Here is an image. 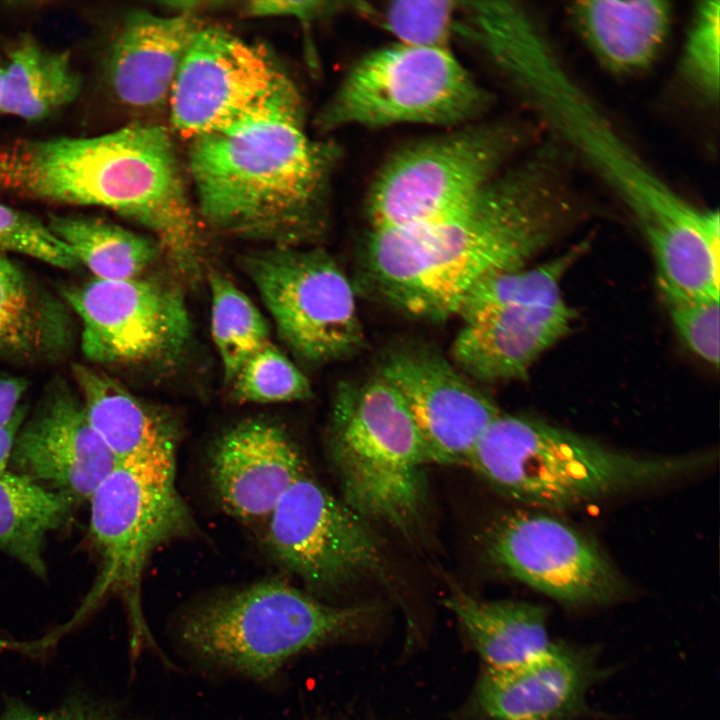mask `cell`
I'll use <instances>...</instances> for the list:
<instances>
[{
	"mask_svg": "<svg viewBox=\"0 0 720 720\" xmlns=\"http://www.w3.org/2000/svg\"><path fill=\"white\" fill-rule=\"evenodd\" d=\"M680 70L701 96L714 102L720 87V1L697 4L685 39Z\"/></svg>",
	"mask_w": 720,
	"mask_h": 720,
	"instance_id": "cell-33",
	"label": "cell"
},
{
	"mask_svg": "<svg viewBox=\"0 0 720 720\" xmlns=\"http://www.w3.org/2000/svg\"><path fill=\"white\" fill-rule=\"evenodd\" d=\"M305 472L287 431L265 419L238 423L215 441L209 477L223 509L246 524H265L286 490Z\"/></svg>",
	"mask_w": 720,
	"mask_h": 720,
	"instance_id": "cell-18",
	"label": "cell"
},
{
	"mask_svg": "<svg viewBox=\"0 0 720 720\" xmlns=\"http://www.w3.org/2000/svg\"><path fill=\"white\" fill-rule=\"evenodd\" d=\"M200 26L193 13L128 14L107 62V80L116 99L137 111L168 104L185 52Z\"/></svg>",
	"mask_w": 720,
	"mask_h": 720,
	"instance_id": "cell-21",
	"label": "cell"
},
{
	"mask_svg": "<svg viewBox=\"0 0 720 720\" xmlns=\"http://www.w3.org/2000/svg\"><path fill=\"white\" fill-rule=\"evenodd\" d=\"M48 311L25 274L0 252V352L28 357L50 343Z\"/></svg>",
	"mask_w": 720,
	"mask_h": 720,
	"instance_id": "cell-30",
	"label": "cell"
},
{
	"mask_svg": "<svg viewBox=\"0 0 720 720\" xmlns=\"http://www.w3.org/2000/svg\"><path fill=\"white\" fill-rule=\"evenodd\" d=\"M485 546L504 574L566 606H603L627 594L626 582L599 546L551 515H505L488 530Z\"/></svg>",
	"mask_w": 720,
	"mask_h": 720,
	"instance_id": "cell-14",
	"label": "cell"
},
{
	"mask_svg": "<svg viewBox=\"0 0 720 720\" xmlns=\"http://www.w3.org/2000/svg\"><path fill=\"white\" fill-rule=\"evenodd\" d=\"M265 541L272 556L316 592L377 576L385 565L371 523L306 471L267 518Z\"/></svg>",
	"mask_w": 720,
	"mask_h": 720,
	"instance_id": "cell-13",
	"label": "cell"
},
{
	"mask_svg": "<svg viewBox=\"0 0 720 720\" xmlns=\"http://www.w3.org/2000/svg\"><path fill=\"white\" fill-rule=\"evenodd\" d=\"M81 87L68 52L24 39L3 64L0 114L39 121L73 102Z\"/></svg>",
	"mask_w": 720,
	"mask_h": 720,
	"instance_id": "cell-26",
	"label": "cell"
},
{
	"mask_svg": "<svg viewBox=\"0 0 720 720\" xmlns=\"http://www.w3.org/2000/svg\"><path fill=\"white\" fill-rule=\"evenodd\" d=\"M302 100L192 140L201 218L226 235L300 247L326 225L338 150L312 139Z\"/></svg>",
	"mask_w": 720,
	"mask_h": 720,
	"instance_id": "cell-2",
	"label": "cell"
},
{
	"mask_svg": "<svg viewBox=\"0 0 720 720\" xmlns=\"http://www.w3.org/2000/svg\"><path fill=\"white\" fill-rule=\"evenodd\" d=\"M47 225L97 279L138 278L159 253L156 241L102 218L51 214Z\"/></svg>",
	"mask_w": 720,
	"mask_h": 720,
	"instance_id": "cell-27",
	"label": "cell"
},
{
	"mask_svg": "<svg viewBox=\"0 0 720 720\" xmlns=\"http://www.w3.org/2000/svg\"><path fill=\"white\" fill-rule=\"evenodd\" d=\"M72 372L90 425L117 462L176 456L178 424L166 409L101 370L74 364Z\"/></svg>",
	"mask_w": 720,
	"mask_h": 720,
	"instance_id": "cell-22",
	"label": "cell"
},
{
	"mask_svg": "<svg viewBox=\"0 0 720 720\" xmlns=\"http://www.w3.org/2000/svg\"><path fill=\"white\" fill-rule=\"evenodd\" d=\"M673 325L697 356L719 365V299L662 295Z\"/></svg>",
	"mask_w": 720,
	"mask_h": 720,
	"instance_id": "cell-35",
	"label": "cell"
},
{
	"mask_svg": "<svg viewBox=\"0 0 720 720\" xmlns=\"http://www.w3.org/2000/svg\"><path fill=\"white\" fill-rule=\"evenodd\" d=\"M300 100L270 50L201 25L185 52L168 105L174 128L193 140Z\"/></svg>",
	"mask_w": 720,
	"mask_h": 720,
	"instance_id": "cell-12",
	"label": "cell"
},
{
	"mask_svg": "<svg viewBox=\"0 0 720 720\" xmlns=\"http://www.w3.org/2000/svg\"><path fill=\"white\" fill-rule=\"evenodd\" d=\"M372 605L335 606L281 581L202 601L180 618L176 638L196 663L257 682L300 653L365 628Z\"/></svg>",
	"mask_w": 720,
	"mask_h": 720,
	"instance_id": "cell-6",
	"label": "cell"
},
{
	"mask_svg": "<svg viewBox=\"0 0 720 720\" xmlns=\"http://www.w3.org/2000/svg\"><path fill=\"white\" fill-rule=\"evenodd\" d=\"M0 720H138L119 706L84 694L70 695L55 707L38 709L20 700L5 705Z\"/></svg>",
	"mask_w": 720,
	"mask_h": 720,
	"instance_id": "cell-36",
	"label": "cell"
},
{
	"mask_svg": "<svg viewBox=\"0 0 720 720\" xmlns=\"http://www.w3.org/2000/svg\"><path fill=\"white\" fill-rule=\"evenodd\" d=\"M495 69L572 160L615 193L643 235L689 215L694 205L672 189L626 141L568 70L542 26L529 25L501 46Z\"/></svg>",
	"mask_w": 720,
	"mask_h": 720,
	"instance_id": "cell-5",
	"label": "cell"
},
{
	"mask_svg": "<svg viewBox=\"0 0 720 720\" xmlns=\"http://www.w3.org/2000/svg\"><path fill=\"white\" fill-rule=\"evenodd\" d=\"M366 5L365 2L343 1L254 0L244 2L241 10L254 17H292L309 22L348 11L364 13Z\"/></svg>",
	"mask_w": 720,
	"mask_h": 720,
	"instance_id": "cell-37",
	"label": "cell"
},
{
	"mask_svg": "<svg viewBox=\"0 0 720 720\" xmlns=\"http://www.w3.org/2000/svg\"><path fill=\"white\" fill-rule=\"evenodd\" d=\"M211 335L229 384L244 363L270 343L268 324L251 299L230 279L209 273Z\"/></svg>",
	"mask_w": 720,
	"mask_h": 720,
	"instance_id": "cell-28",
	"label": "cell"
},
{
	"mask_svg": "<svg viewBox=\"0 0 720 720\" xmlns=\"http://www.w3.org/2000/svg\"><path fill=\"white\" fill-rule=\"evenodd\" d=\"M489 668L528 662L551 645L544 607L514 600H480L461 590L444 599Z\"/></svg>",
	"mask_w": 720,
	"mask_h": 720,
	"instance_id": "cell-24",
	"label": "cell"
},
{
	"mask_svg": "<svg viewBox=\"0 0 720 720\" xmlns=\"http://www.w3.org/2000/svg\"><path fill=\"white\" fill-rule=\"evenodd\" d=\"M490 96L449 48L395 43L362 56L321 108L329 132L399 124L458 127L473 122Z\"/></svg>",
	"mask_w": 720,
	"mask_h": 720,
	"instance_id": "cell-9",
	"label": "cell"
},
{
	"mask_svg": "<svg viewBox=\"0 0 720 720\" xmlns=\"http://www.w3.org/2000/svg\"><path fill=\"white\" fill-rule=\"evenodd\" d=\"M0 194L110 209L152 232L176 266L203 250L173 142L158 125L2 143Z\"/></svg>",
	"mask_w": 720,
	"mask_h": 720,
	"instance_id": "cell-3",
	"label": "cell"
},
{
	"mask_svg": "<svg viewBox=\"0 0 720 720\" xmlns=\"http://www.w3.org/2000/svg\"><path fill=\"white\" fill-rule=\"evenodd\" d=\"M574 318L565 301L510 305L477 314L463 320L450 360L478 381L525 379L535 360L568 333Z\"/></svg>",
	"mask_w": 720,
	"mask_h": 720,
	"instance_id": "cell-20",
	"label": "cell"
},
{
	"mask_svg": "<svg viewBox=\"0 0 720 720\" xmlns=\"http://www.w3.org/2000/svg\"><path fill=\"white\" fill-rule=\"evenodd\" d=\"M714 457L637 454L543 420L500 413L466 465L513 501L562 511L682 478Z\"/></svg>",
	"mask_w": 720,
	"mask_h": 720,
	"instance_id": "cell-4",
	"label": "cell"
},
{
	"mask_svg": "<svg viewBox=\"0 0 720 720\" xmlns=\"http://www.w3.org/2000/svg\"><path fill=\"white\" fill-rule=\"evenodd\" d=\"M65 297L82 323V351L95 363H169L191 337L183 297L155 281L94 278Z\"/></svg>",
	"mask_w": 720,
	"mask_h": 720,
	"instance_id": "cell-15",
	"label": "cell"
},
{
	"mask_svg": "<svg viewBox=\"0 0 720 720\" xmlns=\"http://www.w3.org/2000/svg\"><path fill=\"white\" fill-rule=\"evenodd\" d=\"M75 503L15 471L0 475V550L46 580V538L67 522Z\"/></svg>",
	"mask_w": 720,
	"mask_h": 720,
	"instance_id": "cell-25",
	"label": "cell"
},
{
	"mask_svg": "<svg viewBox=\"0 0 720 720\" xmlns=\"http://www.w3.org/2000/svg\"><path fill=\"white\" fill-rule=\"evenodd\" d=\"M602 674L592 649L552 642L521 665L485 667L475 700L489 720H575Z\"/></svg>",
	"mask_w": 720,
	"mask_h": 720,
	"instance_id": "cell-19",
	"label": "cell"
},
{
	"mask_svg": "<svg viewBox=\"0 0 720 720\" xmlns=\"http://www.w3.org/2000/svg\"><path fill=\"white\" fill-rule=\"evenodd\" d=\"M175 456L118 462L89 499L90 536L99 556L97 576L67 631L112 596L124 600L134 654L159 648L145 622L141 583L162 546L190 534L193 519L176 487Z\"/></svg>",
	"mask_w": 720,
	"mask_h": 720,
	"instance_id": "cell-8",
	"label": "cell"
},
{
	"mask_svg": "<svg viewBox=\"0 0 720 720\" xmlns=\"http://www.w3.org/2000/svg\"><path fill=\"white\" fill-rule=\"evenodd\" d=\"M377 375L404 401L433 463L466 465L480 436L501 413L450 359L425 346L388 353Z\"/></svg>",
	"mask_w": 720,
	"mask_h": 720,
	"instance_id": "cell-16",
	"label": "cell"
},
{
	"mask_svg": "<svg viewBox=\"0 0 720 720\" xmlns=\"http://www.w3.org/2000/svg\"><path fill=\"white\" fill-rule=\"evenodd\" d=\"M327 450L340 497L369 523L411 536L428 509V447L397 391L379 375L341 383L334 395Z\"/></svg>",
	"mask_w": 720,
	"mask_h": 720,
	"instance_id": "cell-7",
	"label": "cell"
},
{
	"mask_svg": "<svg viewBox=\"0 0 720 720\" xmlns=\"http://www.w3.org/2000/svg\"><path fill=\"white\" fill-rule=\"evenodd\" d=\"M3 64H4V63H2V62L0 61V90H1V80H2Z\"/></svg>",
	"mask_w": 720,
	"mask_h": 720,
	"instance_id": "cell-40",
	"label": "cell"
},
{
	"mask_svg": "<svg viewBox=\"0 0 720 720\" xmlns=\"http://www.w3.org/2000/svg\"><path fill=\"white\" fill-rule=\"evenodd\" d=\"M24 418L25 409L21 406L8 422L0 426V475L9 470L15 440Z\"/></svg>",
	"mask_w": 720,
	"mask_h": 720,
	"instance_id": "cell-39",
	"label": "cell"
},
{
	"mask_svg": "<svg viewBox=\"0 0 720 720\" xmlns=\"http://www.w3.org/2000/svg\"><path fill=\"white\" fill-rule=\"evenodd\" d=\"M117 463L91 427L81 400L58 384L23 422L10 462L15 472L76 503L89 500Z\"/></svg>",
	"mask_w": 720,
	"mask_h": 720,
	"instance_id": "cell-17",
	"label": "cell"
},
{
	"mask_svg": "<svg viewBox=\"0 0 720 720\" xmlns=\"http://www.w3.org/2000/svg\"><path fill=\"white\" fill-rule=\"evenodd\" d=\"M585 249L583 243L537 267L503 271L485 278L468 294L458 315L465 320L510 305L565 301L561 281Z\"/></svg>",
	"mask_w": 720,
	"mask_h": 720,
	"instance_id": "cell-29",
	"label": "cell"
},
{
	"mask_svg": "<svg viewBox=\"0 0 720 720\" xmlns=\"http://www.w3.org/2000/svg\"><path fill=\"white\" fill-rule=\"evenodd\" d=\"M524 136L512 123H468L402 146L369 187L371 230L415 229L459 211L504 169Z\"/></svg>",
	"mask_w": 720,
	"mask_h": 720,
	"instance_id": "cell-10",
	"label": "cell"
},
{
	"mask_svg": "<svg viewBox=\"0 0 720 720\" xmlns=\"http://www.w3.org/2000/svg\"><path fill=\"white\" fill-rule=\"evenodd\" d=\"M242 266L299 359L323 364L360 351L364 331L353 287L327 253L272 246L248 253Z\"/></svg>",
	"mask_w": 720,
	"mask_h": 720,
	"instance_id": "cell-11",
	"label": "cell"
},
{
	"mask_svg": "<svg viewBox=\"0 0 720 720\" xmlns=\"http://www.w3.org/2000/svg\"><path fill=\"white\" fill-rule=\"evenodd\" d=\"M571 10L593 53L608 69L620 73L650 66L664 45L671 22L666 1H578Z\"/></svg>",
	"mask_w": 720,
	"mask_h": 720,
	"instance_id": "cell-23",
	"label": "cell"
},
{
	"mask_svg": "<svg viewBox=\"0 0 720 720\" xmlns=\"http://www.w3.org/2000/svg\"><path fill=\"white\" fill-rule=\"evenodd\" d=\"M240 403H283L311 397L309 380L271 343L252 355L229 383Z\"/></svg>",
	"mask_w": 720,
	"mask_h": 720,
	"instance_id": "cell-31",
	"label": "cell"
},
{
	"mask_svg": "<svg viewBox=\"0 0 720 720\" xmlns=\"http://www.w3.org/2000/svg\"><path fill=\"white\" fill-rule=\"evenodd\" d=\"M24 379L0 373V426L8 422L22 406L26 391Z\"/></svg>",
	"mask_w": 720,
	"mask_h": 720,
	"instance_id": "cell-38",
	"label": "cell"
},
{
	"mask_svg": "<svg viewBox=\"0 0 720 720\" xmlns=\"http://www.w3.org/2000/svg\"><path fill=\"white\" fill-rule=\"evenodd\" d=\"M568 160L553 142L544 143L445 219L370 230L362 252L370 292L416 317L458 315L478 283L523 268L568 224L576 203Z\"/></svg>",
	"mask_w": 720,
	"mask_h": 720,
	"instance_id": "cell-1",
	"label": "cell"
},
{
	"mask_svg": "<svg viewBox=\"0 0 720 720\" xmlns=\"http://www.w3.org/2000/svg\"><path fill=\"white\" fill-rule=\"evenodd\" d=\"M0 251L20 253L62 269L79 265L72 250L36 217L0 203Z\"/></svg>",
	"mask_w": 720,
	"mask_h": 720,
	"instance_id": "cell-34",
	"label": "cell"
},
{
	"mask_svg": "<svg viewBox=\"0 0 720 720\" xmlns=\"http://www.w3.org/2000/svg\"><path fill=\"white\" fill-rule=\"evenodd\" d=\"M459 2L449 0H402L382 8L369 4L368 16L376 18L397 43L448 48L455 32Z\"/></svg>",
	"mask_w": 720,
	"mask_h": 720,
	"instance_id": "cell-32",
	"label": "cell"
}]
</instances>
